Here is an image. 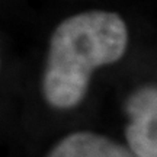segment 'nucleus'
<instances>
[{"label": "nucleus", "instance_id": "1", "mask_svg": "<svg viewBox=\"0 0 157 157\" xmlns=\"http://www.w3.org/2000/svg\"><path fill=\"white\" fill-rule=\"evenodd\" d=\"M128 45V25L117 12L90 9L61 21L50 38L41 82L47 105L58 111L78 106L93 73L118 63Z\"/></svg>", "mask_w": 157, "mask_h": 157}, {"label": "nucleus", "instance_id": "2", "mask_svg": "<svg viewBox=\"0 0 157 157\" xmlns=\"http://www.w3.org/2000/svg\"><path fill=\"white\" fill-rule=\"evenodd\" d=\"M128 122L125 138L135 157H157V89L146 84L135 89L125 102Z\"/></svg>", "mask_w": 157, "mask_h": 157}, {"label": "nucleus", "instance_id": "3", "mask_svg": "<svg viewBox=\"0 0 157 157\" xmlns=\"http://www.w3.org/2000/svg\"><path fill=\"white\" fill-rule=\"evenodd\" d=\"M45 157H135L128 147L93 131H76L57 143Z\"/></svg>", "mask_w": 157, "mask_h": 157}, {"label": "nucleus", "instance_id": "4", "mask_svg": "<svg viewBox=\"0 0 157 157\" xmlns=\"http://www.w3.org/2000/svg\"><path fill=\"white\" fill-rule=\"evenodd\" d=\"M0 66H2V56H0Z\"/></svg>", "mask_w": 157, "mask_h": 157}]
</instances>
